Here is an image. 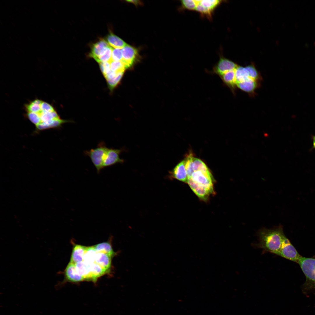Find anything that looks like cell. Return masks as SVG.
<instances>
[{"label": "cell", "instance_id": "obj_1", "mask_svg": "<svg viewBox=\"0 0 315 315\" xmlns=\"http://www.w3.org/2000/svg\"><path fill=\"white\" fill-rule=\"evenodd\" d=\"M27 117L35 125L37 132L58 128L64 123L73 122L70 120L61 119L55 108L51 110L42 108L41 103L38 111L35 113H27Z\"/></svg>", "mask_w": 315, "mask_h": 315}, {"label": "cell", "instance_id": "obj_13", "mask_svg": "<svg viewBox=\"0 0 315 315\" xmlns=\"http://www.w3.org/2000/svg\"><path fill=\"white\" fill-rule=\"evenodd\" d=\"M109 46L108 42L104 39H101L92 45L89 56L96 60Z\"/></svg>", "mask_w": 315, "mask_h": 315}, {"label": "cell", "instance_id": "obj_10", "mask_svg": "<svg viewBox=\"0 0 315 315\" xmlns=\"http://www.w3.org/2000/svg\"><path fill=\"white\" fill-rule=\"evenodd\" d=\"M167 177L171 179H175L183 182H187L188 177L185 168V160L179 163L172 170L169 172Z\"/></svg>", "mask_w": 315, "mask_h": 315}, {"label": "cell", "instance_id": "obj_20", "mask_svg": "<svg viewBox=\"0 0 315 315\" xmlns=\"http://www.w3.org/2000/svg\"><path fill=\"white\" fill-rule=\"evenodd\" d=\"M96 253V251L93 246L87 247L83 256V261L87 265L94 263Z\"/></svg>", "mask_w": 315, "mask_h": 315}, {"label": "cell", "instance_id": "obj_14", "mask_svg": "<svg viewBox=\"0 0 315 315\" xmlns=\"http://www.w3.org/2000/svg\"><path fill=\"white\" fill-rule=\"evenodd\" d=\"M235 70L228 71L220 76L223 83L229 88L233 94H235L237 87Z\"/></svg>", "mask_w": 315, "mask_h": 315}, {"label": "cell", "instance_id": "obj_2", "mask_svg": "<svg viewBox=\"0 0 315 315\" xmlns=\"http://www.w3.org/2000/svg\"><path fill=\"white\" fill-rule=\"evenodd\" d=\"M258 236L260 247L276 255L286 237L281 225L272 229L262 228L258 231Z\"/></svg>", "mask_w": 315, "mask_h": 315}, {"label": "cell", "instance_id": "obj_19", "mask_svg": "<svg viewBox=\"0 0 315 315\" xmlns=\"http://www.w3.org/2000/svg\"><path fill=\"white\" fill-rule=\"evenodd\" d=\"M97 252L106 253L112 257L116 255L113 251L111 245L108 242H104L93 246Z\"/></svg>", "mask_w": 315, "mask_h": 315}, {"label": "cell", "instance_id": "obj_30", "mask_svg": "<svg viewBox=\"0 0 315 315\" xmlns=\"http://www.w3.org/2000/svg\"><path fill=\"white\" fill-rule=\"evenodd\" d=\"M181 1L182 6L184 8L190 10H195L197 5L196 0H183Z\"/></svg>", "mask_w": 315, "mask_h": 315}, {"label": "cell", "instance_id": "obj_23", "mask_svg": "<svg viewBox=\"0 0 315 315\" xmlns=\"http://www.w3.org/2000/svg\"><path fill=\"white\" fill-rule=\"evenodd\" d=\"M222 0H199V3L212 13L214 10L222 2Z\"/></svg>", "mask_w": 315, "mask_h": 315}, {"label": "cell", "instance_id": "obj_12", "mask_svg": "<svg viewBox=\"0 0 315 315\" xmlns=\"http://www.w3.org/2000/svg\"><path fill=\"white\" fill-rule=\"evenodd\" d=\"M64 281L78 282L84 280L83 278L77 272L75 264L70 262L64 271Z\"/></svg>", "mask_w": 315, "mask_h": 315}, {"label": "cell", "instance_id": "obj_8", "mask_svg": "<svg viewBox=\"0 0 315 315\" xmlns=\"http://www.w3.org/2000/svg\"><path fill=\"white\" fill-rule=\"evenodd\" d=\"M124 149L108 148L103 161L104 168L116 164L123 163L124 160L120 158V155Z\"/></svg>", "mask_w": 315, "mask_h": 315}, {"label": "cell", "instance_id": "obj_21", "mask_svg": "<svg viewBox=\"0 0 315 315\" xmlns=\"http://www.w3.org/2000/svg\"><path fill=\"white\" fill-rule=\"evenodd\" d=\"M87 265L95 282L98 277L103 275L106 272L99 265L95 262Z\"/></svg>", "mask_w": 315, "mask_h": 315}, {"label": "cell", "instance_id": "obj_15", "mask_svg": "<svg viewBox=\"0 0 315 315\" xmlns=\"http://www.w3.org/2000/svg\"><path fill=\"white\" fill-rule=\"evenodd\" d=\"M87 247L76 244L74 247L70 262L74 264L83 261V256Z\"/></svg>", "mask_w": 315, "mask_h": 315}, {"label": "cell", "instance_id": "obj_25", "mask_svg": "<svg viewBox=\"0 0 315 315\" xmlns=\"http://www.w3.org/2000/svg\"><path fill=\"white\" fill-rule=\"evenodd\" d=\"M245 67L248 72L249 78L261 82L262 80L261 76L254 65L251 64Z\"/></svg>", "mask_w": 315, "mask_h": 315}, {"label": "cell", "instance_id": "obj_34", "mask_svg": "<svg viewBox=\"0 0 315 315\" xmlns=\"http://www.w3.org/2000/svg\"><path fill=\"white\" fill-rule=\"evenodd\" d=\"M129 2L132 3H133L136 4H138L139 2H138L139 1L137 0H128L127 1Z\"/></svg>", "mask_w": 315, "mask_h": 315}, {"label": "cell", "instance_id": "obj_9", "mask_svg": "<svg viewBox=\"0 0 315 315\" xmlns=\"http://www.w3.org/2000/svg\"><path fill=\"white\" fill-rule=\"evenodd\" d=\"M121 50L122 61L125 64L126 68L131 67L135 62L138 57L137 50L127 44Z\"/></svg>", "mask_w": 315, "mask_h": 315}, {"label": "cell", "instance_id": "obj_17", "mask_svg": "<svg viewBox=\"0 0 315 315\" xmlns=\"http://www.w3.org/2000/svg\"><path fill=\"white\" fill-rule=\"evenodd\" d=\"M75 264L76 270L83 278L84 280L95 282L92 275L88 265L84 262H78Z\"/></svg>", "mask_w": 315, "mask_h": 315}, {"label": "cell", "instance_id": "obj_4", "mask_svg": "<svg viewBox=\"0 0 315 315\" xmlns=\"http://www.w3.org/2000/svg\"><path fill=\"white\" fill-rule=\"evenodd\" d=\"M108 149L104 142H101L95 148L84 152L90 158L98 173L104 168L103 161Z\"/></svg>", "mask_w": 315, "mask_h": 315}, {"label": "cell", "instance_id": "obj_32", "mask_svg": "<svg viewBox=\"0 0 315 315\" xmlns=\"http://www.w3.org/2000/svg\"><path fill=\"white\" fill-rule=\"evenodd\" d=\"M100 70L105 77L111 71L110 63L108 62H102L99 63Z\"/></svg>", "mask_w": 315, "mask_h": 315}, {"label": "cell", "instance_id": "obj_26", "mask_svg": "<svg viewBox=\"0 0 315 315\" xmlns=\"http://www.w3.org/2000/svg\"><path fill=\"white\" fill-rule=\"evenodd\" d=\"M113 48L110 46H108L103 54L99 56L96 61L99 63L100 62H108L110 63L112 61L111 55Z\"/></svg>", "mask_w": 315, "mask_h": 315}, {"label": "cell", "instance_id": "obj_31", "mask_svg": "<svg viewBox=\"0 0 315 315\" xmlns=\"http://www.w3.org/2000/svg\"><path fill=\"white\" fill-rule=\"evenodd\" d=\"M122 55L121 49L118 48H113L111 55L112 61H122Z\"/></svg>", "mask_w": 315, "mask_h": 315}, {"label": "cell", "instance_id": "obj_27", "mask_svg": "<svg viewBox=\"0 0 315 315\" xmlns=\"http://www.w3.org/2000/svg\"><path fill=\"white\" fill-rule=\"evenodd\" d=\"M124 71L117 73L116 76L113 78L106 80L109 89L112 90L119 83L123 75Z\"/></svg>", "mask_w": 315, "mask_h": 315}, {"label": "cell", "instance_id": "obj_29", "mask_svg": "<svg viewBox=\"0 0 315 315\" xmlns=\"http://www.w3.org/2000/svg\"><path fill=\"white\" fill-rule=\"evenodd\" d=\"M193 157L192 154H190L185 160V168L188 177L191 176L194 172L192 168Z\"/></svg>", "mask_w": 315, "mask_h": 315}, {"label": "cell", "instance_id": "obj_18", "mask_svg": "<svg viewBox=\"0 0 315 315\" xmlns=\"http://www.w3.org/2000/svg\"><path fill=\"white\" fill-rule=\"evenodd\" d=\"M106 39L109 45L115 48L122 49L127 45L123 40L112 33L108 35Z\"/></svg>", "mask_w": 315, "mask_h": 315}, {"label": "cell", "instance_id": "obj_7", "mask_svg": "<svg viewBox=\"0 0 315 315\" xmlns=\"http://www.w3.org/2000/svg\"><path fill=\"white\" fill-rule=\"evenodd\" d=\"M238 65L233 62L221 57L213 67L212 72L220 76L228 71L235 70Z\"/></svg>", "mask_w": 315, "mask_h": 315}, {"label": "cell", "instance_id": "obj_3", "mask_svg": "<svg viewBox=\"0 0 315 315\" xmlns=\"http://www.w3.org/2000/svg\"><path fill=\"white\" fill-rule=\"evenodd\" d=\"M298 263L306 276V286L315 289V259L301 257Z\"/></svg>", "mask_w": 315, "mask_h": 315}, {"label": "cell", "instance_id": "obj_28", "mask_svg": "<svg viewBox=\"0 0 315 315\" xmlns=\"http://www.w3.org/2000/svg\"><path fill=\"white\" fill-rule=\"evenodd\" d=\"M110 68L111 71L116 72L124 71L126 69L122 61H112L110 62Z\"/></svg>", "mask_w": 315, "mask_h": 315}, {"label": "cell", "instance_id": "obj_6", "mask_svg": "<svg viewBox=\"0 0 315 315\" xmlns=\"http://www.w3.org/2000/svg\"><path fill=\"white\" fill-rule=\"evenodd\" d=\"M276 255L298 263L302 257L286 236Z\"/></svg>", "mask_w": 315, "mask_h": 315}, {"label": "cell", "instance_id": "obj_24", "mask_svg": "<svg viewBox=\"0 0 315 315\" xmlns=\"http://www.w3.org/2000/svg\"><path fill=\"white\" fill-rule=\"evenodd\" d=\"M192 168L194 172L200 171L204 172H210L205 163L201 160L193 157Z\"/></svg>", "mask_w": 315, "mask_h": 315}, {"label": "cell", "instance_id": "obj_11", "mask_svg": "<svg viewBox=\"0 0 315 315\" xmlns=\"http://www.w3.org/2000/svg\"><path fill=\"white\" fill-rule=\"evenodd\" d=\"M260 82L249 78L237 83V87L251 96H254L255 91L260 86Z\"/></svg>", "mask_w": 315, "mask_h": 315}, {"label": "cell", "instance_id": "obj_16", "mask_svg": "<svg viewBox=\"0 0 315 315\" xmlns=\"http://www.w3.org/2000/svg\"><path fill=\"white\" fill-rule=\"evenodd\" d=\"M112 258L106 253L97 252L94 262L107 271L111 267Z\"/></svg>", "mask_w": 315, "mask_h": 315}, {"label": "cell", "instance_id": "obj_33", "mask_svg": "<svg viewBox=\"0 0 315 315\" xmlns=\"http://www.w3.org/2000/svg\"><path fill=\"white\" fill-rule=\"evenodd\" d=\"M311 139L312 142V146L311 150L315 149V135L311 136Z\"/></svg>", "mask_w": 315, "mask_h": 315}, {"label": "cell", "instance_id": "obj_22", "mask_svg": "<svg viewBox=\"0 0 315 315\" xmlns=\"http://www.w3.org/2000/svg\"><path fill=\"white\" fill-rule=\"evenodd\" d=\"M235 72L237 84L249 78L248 72L245 67L238 65Z\"/></svg>", "mask_w": 315, "mask_h": 315}, {"label": "cell", "instance_id": "obj_5", "mask_svg": "<svg viewBox=\"0 0 315 315\" xmlns=\"http://www.w3.org/2000/svg\"><path fill=\"white\" fill-rule=\"evenodd\" d=\"M188 178L190 179L196 184L205 188L211 194L214 192L213 177L210 172H204L200 171H195Z\"/></svg>", "mask_w": 315, "mask_h": 315}]
</instances>
